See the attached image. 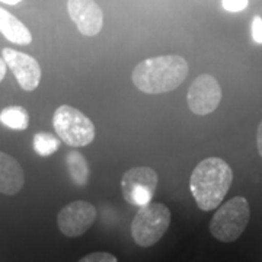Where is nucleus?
I'll return each instance as SVG.
<instances>
[{
    "instance_id": "1",
    "label": "nucleus",
    "mask_w": 262,
    "mask_h": 262,
    "mask_svg": "<svg viewBox=\"0 0 262 262\" xmlns=\"http://www.w3.org/2000/svg\"><path fill=\"white\" fill-rule=\"evenodd\" d=\"M233 172L222 158H207L196 165L191 178L189 191L196 206L203 211H211L222 204L232 187Z\"/></svg>"
},
{
    "instance_id": "2",
    "label": "nucleus",
    "mask_w": 262,
    "mask_h": 262,
    "mask_svg": "<svg viewBox=\"0 0 262 262\" xmlns=\"http://www.w3.org/2000/svg\"><path fill=\"white\" fill-rule=\"evenodd\" d=\"M187 76L188 63L184 57L159 56L136 66L131 80L143 94L160 95L175 91Z\"/></svg>"
},
{
    "instance_id": "3",
    "label": "nucleus",
    "mask_w": 262,
    "mask_h": 262,
    "mask_svg": "<svg viewBox=\"0 0 262 262\" xmlns=\"http://www.w3.org/2000/svg\"><path fill=\"white\" fill-rule=\"evenodd\" d=\"M251 219V207L245 196H233L219 207L211 222L210 232L217 241L230 244L244 234Z\"/></svg>"
},
{
    "instance_id": "4",
    "label": "nucleus",
    "mask_w": 262,
    "mask_h": 262,
    "mask_svg": "<svg viewBox=\"0 0 262 262\" xmlns=\"http://www.w3.org/2000/svg\"><path fill=\"white\" fill-rule=\"evenodd\" d=\"M170 210L162 203H149L139 207L131 222V236L141 248L156 245L170 226Z\"/></svg>"
},
{
    "instance_id": "5",
    "label": "nucleus",
    "mask_w": 262,
    "mask_h": 262,
    "mask_svg": "<svg viewBox=\"0 0 262 262\" xmlns=\"http://www.w3.org/2000/svg\"><path fill=\"white\" fill-rule=\"evenodd\" d=\"M53 127L58 139L70 147H83L95 140V124L82 111L60 105L53 115Z\"/></svg>"
},
{
    "instance_id": "6",
    "label": "nucleus",
    "mask_w": 262,
    "mask_h": 262,
    "mask_svg": "<svg viewBox=\"0 0 262 262\" xmlns=\"http://www.w3.org/2000/svg\"><path fill=\"white\" fill-rule=\"evenodd\" d=\"M159 177L156 170L147 166H136L128 169L121 178V191L124 200L136 207L151 203L156 192Z\"/></svg>"
},
{
    "instance_id": "7",
    "label": "nucleus",
    "mask_w": 262,
    "mask_h": 262,
    "mask_svg": "<svg viewBox=\"0 0 262 262\" xmlns=\"http://www.w3.org/2000/svg\"><path fill=\"white\" fill-rule=\"evenodd\" d=\"M96 214V208L92 203L77 200L58 211L57 226L67 237H79L92 227Z\"/></svg>"
},
{
    "instance_id": "8",
    "label": "nucleus",
    "mask_w": 262,
    "mask_h": 262,
    "mask_svg": "<svg viewBox=\"0 0 262 262\" xmlns=\"http://www.w3.org/2000/svg\"><path fill=\"white\" fill-rule=\"evenodd\" d=\"M220 101L222 88L214 76L200 75L188 89V108L196 115L214 113L220 105Z\"/></svg>"
},
{
    "instance_id": "9",
    "label": "nucleus",
    "mask_w": 262,
    "mask_h": 262,
    "mask_svg": "<svg viewBox=\"0 0 262 262\" xmlns=\"http://www.w3.org/2000/svg\"><path fill=\"white\" fill-rule=\"evenodd\" d=\"M2 57L24 91L32 92L37 89L41 82L42 72H41V66L34 57L13 48H3Z\"/></svg>"
},
{
    "instance_id": "10",
    "label": "nucleus",
    "mask_w": 262,
    "mask_h": 262,
    "mask_svg": "<svg viewBox=\"0 0 262 262\" xmlns=\"http://www.w3.org/2000/svg\"><path fill=\"white\" fill-rule=\"evenodd\" d=\"M67 12L84 37H95L103 25L102 9L95 0H67Z\"/></svg>"
},
{
    "instance_id": "11",
    "label": "nucleus",
    "mask_w": 262,
    "mask_h": 262,
    "mask_svg": "<svg viewBox=\"0 0 262 262\" xmlns=\"http://www.w3.org/2000/svg\"><path fill=\"white\" fill-rule=\"evenodd\" d=\"M24 169L13 156L0 151V194L16 195L24 188Z\"/></svg>"
},
{
    "instance_id": "12",
    "label": "nucleus",
    "mask_w": 262,
    "mask_h": 262,
    "mask_svg": "<svg viewBox=\"0 0 262 262\" xmlns=\"http://www.w3.org/2000/svg\"><path fill=\"white\" fill-rule=\"evenodd\" d=\"M0 34L18 46H29L32 42V34L25 24L3 8H0Z\"/></svg>"
},
{
    "instance_id": "13",
    "label": "nucleus",
    "mask_w": 262,
    "mask_h": 262,
    "mask_svg": "<svg viewBox=\"0 0 262 262\" xmlns=\"http://www.w3.org/2000/svg\"><path fill=\"white\" fill-rule=\"evenodd\" d=\"M67 162V170L70 173V178L79 187H84L89 181V163L83 155L79 151L72 150L66 156Z\"/></svg>"
},
{
    "instance_id": "14",
    "label": "nucleus",
    "mask_w": 262,
    "mask_h": 262,
    "mask_svg": "<svg viewBox=\"0 0 262 262\" xmlns=\"http://www.w3.org/2000/svg\"><path fill=\"white\" fill-rule=\"evenodd\" d=\"M0 122L10 130L24 131L29 125V114L22 106H6L0 111Z\"/></svg>"
},
{
    "instance_id": "15",
    "label": "nucleus",
    "mask_w": 262,
    "mask_h": 262,
    "mask_svg": "<svg viewBox=\"0 0 262 262\" xmlns=\"http://www.w3.org/2000/svg\"><path fill=\"white\" fill-rule=\"evenodd\" d=\"M32 146L34 150L38 156L41 158H48L51 156L53 153H56L58 147H60V139H57L54 134H50V133H37L34 136V140H32Z\"/></svg>"
},
{
    "instance_id": "16",
    "label": "nucleus",
    "mask_w": 262,
    "mask_h": 262,
    "mask_svg": "<svg viewBox=\"0 0 262 262\" xmlns=\"http://www.w3.org/2000/svg\"><path fill=\"white\" fill-rule=\"evenodd\" d=\"M79 262H118V259L110 252H92L83 256Z\"/></svg>"
},
{
    "instance_id": "17",
    "label": "nucleus",
    "mask_w": 262,
    "mask_h": 262,
    "mask_svg": "<svg viewBox=\"0 0 262 262\" xmlns=\"http://www.w3.org/2000/svg\"><path fill=\"white\" fill-rule=\"evenodd\" d=\"M248 5H249V0H222L223 9L230 13L242 12L248 8Z\"/></svg>"
},
{
    "instance_id": "18",
    "label": "nucleus",
    "mask_w": 262,
    "mask_h": 262,
    "mask_svg": "<svg viewBox=\"0 0 262 262\" xmlns=\"http://www.w3.org/2000/svg\"><path fill=\"white\" fill-rule=\"evenodd\" d=\"M252 38L256 44H262V18L255 16L252 19Z\"/></svg>"
},
{
    "instance_id": "19",
    "label": "nucleus",
    "mask_w": 262,
    "mask_h": 262,
    "mask_svg": "<svg viewBox=\"0 0 262 262\" xmlns=\"http://www.w3.org/2000/svg\"><path fill=\"white\" fill-rule=\"evenodd\" d=\"M256 147L259 151V156L262 158V121L258 125V131H256Z\"/></svg>"
},
{
    "instance_id": "20",
    "label": "nucleus",
    "mask_w": 262,
    "mask_h": 262,
    "mask_svg": "<svg viewBox=\"0 0 262 262\" xmlns=\"http://www.w3.org/2000/svg\"><path fill=\"white\" fill-rule=\"evenodd\" d=\"M6 70H8V64H6V61L3 60V57L0 58V82L5 79V76H6Z\"/></svg>"
},
{
    "instance_id": "21",
    "label": "nucleus",
    "mask_w": 262,
    "mask_h": 262,
    "mask_svg": "<svg viewBox=\"0 0 262 262\" xmlns=\"http://www.w3.org/2000/svg\"><path fill=\"white\" fill-rule=\"evenodd\" d=\"M2 3H5V5H10V6H15V5H18L20 3L22 0H0Z\"/></svg>"
}]
</instances>
